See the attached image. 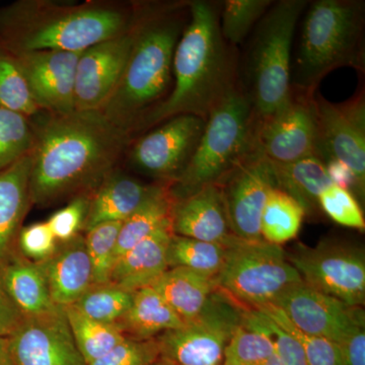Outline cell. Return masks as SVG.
<instances>
[{"mask_svg":"<svg viewBox=\"0 0 365 365\" xmlns=\"http://www.w3.org/2000/svg\"><path fill=\"white\" fill-rule=\"evenodd\" d=\"M31 121L35 146L30 197L32 206L40 207L93 193L118 169L134 139L101 111H42Z\"/></svg>","mask_w":365,"mask_h":365,"instance_id":"6da1fadb","label":"cell"},{"mask_svg":"<svg viewBox=\"0 0 365 365\" xmlns=\"http://www.w3.org/2000/svg\"><path fill=\"white\" fill-rule=\"evenodd\" d=\"M220 9V1L190 0L188 24L173 59L172 91L144 118L135 137L179 115L207 120L239 86V54L223 39Z\"/></svg>","mask_w":365,"mask_h":365,"instance_id":"7a4b0ae2","label":"cell"},{"mask_svg":"<svg viewBox=\"0 0 365 365\" xmlns=\"http://www.w3.org/2000/svg\"><path fill=\"white\" fill-rule=\"evenodd\" d=\"M189 4L135 1L128 60L117 88L100 110L133 138L144 118L172 91L173 59L188 24Z\"/></svg>","mask_w":365,"mask_h":365,"instance_id":"3957f363","label":"cell"},{"mask_svg":"<svg viewBox=\"0 0 365 365\" xmlns=\"http://www.w3.org/2000/svg\"><path fill=\"white\" fill-rule=\"evenodd\" d=\"M134 11L135 1L18 0L0 7V46L13 54L81 52L128 32Z\"/></svg>","mask_w":365,"mask_h":365,"instance_id":"277c9868","label":"cell"},{"mask_svg":"<svg viewBox=\"0 0 365 365\" xmlns=\"http://www.w3.org/2000/svg\"><path fill=\"white\" fill-rule=\"evenodd\" d=\"M292 52V88L314 95L319 83L341 67L364 72V0L309 1Z\"/></svg>","mask_w":365,"mask_h":365,"instance_id":"5b68a950","label":"cell"},{"mask_svg":"<svg viewBox=\"0 0 365 365\" xmlns=\"http://www.w3.org/2000/svg\"><path fill=\"white\" fill-rule=\"evenodd\" d=\"M307 4V0L274 1L252 33L239 66V86L258 122L279 111L292 98V48Z\"/></svg>","mask_w":365,"mask_h":365,"instance_id":"8992f818","label":"cell"},{"mask_svg":"<svg viewBox=\"0 0 365 365\" xmlns=\"http://www.w3.org/2000/svg\"><path fill=\"white\" fill-rule=\"evenodd\" d=\"M258 121L240 86L215 108L188 167L170 185L175 199L209 184H216L249 155L258 150Z\"/></svg>","mask_w":365,"mask_h":365,"instance_id":"52a82bcc","label":"cell"},{"mask_svg":"<svg viewBox=\"0 0 365 365\" xmlns=\"http://www.w3.org/2000/svg\"><path fill=\"white\" fill-rule=\"evenodd\" d=\"M218 287L248 309L272 304L288 288L302 282L282 246L263 240L230 237Z\"/></svg>","mask_w":365,"mask_h":365,"instance_id":"ba28073f","label":"cell"},{"mask_svg":"<svg viewBox=\"0 0 365 365\" xmlns=\"http://www.w3.org/2000/svg\"><path fill=\"white\" fill-rule=\"evenodd\" d=\"M248 312L218 287L195 319L157 337L160 359L175 365H223Z\"/></svg>","mask_w":365,"mask_h":365,"instance_id":"9c48e42d","label":"cell"},{"mask_svg":"<svg viewBox=\"0 0 365 365\" xmlns=\"http://www.w3.org/2000/svg\"><path fill=\"white\" fill-rule=\"evenodd\" d=\"M287 255L307 287L349 306H364V250L349 242L326 240L314 248L299 246Z\"/></svg>","mask_w":365,"mask_h":365,"instance_id":"30bf717a","label":"cell"},{"mask_svg":"<svg viewBox=\"0 0 365 365\" xmlns=\"http://www.w3.org/2000/svg\"><path fill=\"white\" fill-rule=\"evenodd\" d=\"M206 120L193 115L170 118L135 137L126 158L137 172L172 185L193 158L205 128Z\"/></svg>","mask_w":365,"mask_h":365,"instance_id":"8fae6325","label":"cell"},{"mask_svg":"<svg viewBox=\"0 0 365 365\" xmlns=\"http://www.w3.org/2000/svg\"><path fill=\"white\" fill-rule=\"evenodd\" d=\"M257 143L261 153L273 163H292L309 157L319 158V119L314 95L292 90V98L284 107L258 122Z\"/></svg>","mask_w":365,"mask_h":365,"instance_id":"7c38bea8","label":"cell"},{"mask_svg":"<svg viewBox=\"0 0 365 365\" xmlns=\"http://www.w3.org/2000/svg\"><path fill=\"white\" fill-rule=\"evenodd\" d=\"M232 235L247 241L262 240L260 222L271 190L277 188L272 162L256 150L220 182Z\"/></svg>","mask_w":365,"mask_h":365,"instance_id":"4fadbf2b","label":"cell"},{"mask_svg":"<svg viewBox=\"0 0 365 365\" xmlns=\"http://www.w3.org/2000/svg\"><path fill=\"white\" fill-rule=\"evenodd\" d=\"M319 128V158L338 160L352 170L365 192V97L360 90L345 102H329L314 93Z\"/></svg>","mask_w":365,"mask_h":365,"instance_id":"5bb4252c","label":"cell"},{"mask_svg":"<svg viewBox=\"0 0 365 365\" xmlns=\"http://www.w3.org/2000/svg\"><path fill=\"white\" fill-rule=\"evenodd\" d=\"M302 332L339 343L355 326L365 325L361 307H351L302 282L288 288L274 302Z\"/></svg>","mask_w":365,"mask_h":365,"instance_id":"9a60e30c","label":"cell"},{"mask_svg":"<svg viewBox=\"0 0 365 365\" xmlns=\"http://www.w3.org/2000/svg\"><path fill=\"white\" fill-rule=\"evenodd\" d=\"M7 342L14 365H88L63 307L42 316L25 317Z\"/></svg>","mask_w":365,"mask_h":365,"instance_id":"2e32d148","label":"cell"},{"mask_svg":"<svg viewBox=\"0 0 365 365\" xmlns=\"http://www.w3.org/2000/svg\"><path fill=\"white\" fill-rule=\"evenodd\" d=\"M13 55L41 111L55 115L76 111L74 85L81 52L34 51Z\"/></svg>","mask_w":365,"mask_h":365,"instance_id":"e0dca14e","label":"cell"},{"mask_svg":"<svg viewBox=\"0 0 365 365\" xmlns=\"http://www.w3.org/2000/svg\"><path fill=\"white\" fill-rule=\"evenodd\" d=\"M131 28L79 55L74 85L76 111H100L123 74L131 48Z\"/></svg>","mask_w":365,"mask_h":365,"instance_id":"ac0fdd59","label":"cell"},{"mask_svg":"<svg viewBox=\"0 0 365 365\" xmlns=\"http://www.w3.org/2000/svg\"><path fill=\"white\" fill-rule=\"evenodd\" d=\"M172 232L198 241L227 244L234 235L220 186L206 185L188 196L175 199Z\"/></svg>","mask_w":365,"mask_h":365,"instance_id":"d6986e66","label":"cell"},{"mask_svg":"<svg viewBox=\"0 0 365 365\" xmlns=\"http://www.w3.org/2000/svg\"><path fill=\"white\" fill-rule=\"evenodd\" d=\"M56 306H73L93 285V270L85 235L59 242L55 253L40 263Z\"/></svg>","mask_w":365,"mask_h":365,"instance_id":"ffe728a7","label":"cell"},{"mask_svg":"<svg viewBox=\"0 0 365 365\" xmlns=\"http://www.w3.org/2000/svg\"><path fill=\"white\" fill-rule=\"evenodd\" d=\"M32 153L0 172V271L19 253V234L32 206Z\"/></svg>","mask_w":365,"mask_h":365,"instance_id":"44dd1931","label":"cell"},{"mask_svg":"<svg viewBox=\"0 0 365 365\" xmlns=\"http://www.w3.org/2000/svg\"><path fill=\"white\" fill-rule=\"evenodd\" d=\"M155 185L145 184L119 169L113 170L91 193L83 234L100 223L123 222L143 205Z\"/></svg>","mask_w":365,"mask_h":365,"instance_id":"7402d4cb","label":"cell"},{"mask_svg":"<svg viewBox=\"0 0 365 365\" xmlns=\"http://www.w3.org/2000/svg\"><path fill=\"white\" fill-rule=\"evenodd\" d=\"M172 235V227L160 228L120 256L113 268L111 282L130 292L151 287L169 269L168 250Z\"/></svg>","mask_w":365,"mask_h":365,"instance_id":"603a6c76","label":"cell"},{"mask_svg":"<svg viewBox=\"0 0 365 365\" xmlns=\"http://www.w3.org/2000/svg\"><path fill=\"white\" fill-rule=\"evenodd\" d=\"M0 282L24 317L42 316L60 309L53 302L41 264L19 253L0 271Z\"/></svg>","mask_w":365,"mask_h":365,"instance_id":"cb8c5ba5","label":"cell"},{"mask_svg":"<svg viewBox=\"0 0 365 365\" xmlns=\"http://www.w3.org/2000/svg\"><path fill=\"white\" fill-rule=\"evenodd\" d=\"M150 287L157 290L182 321L187 323L202 312L218 284L216 278L190 269L175 267L168 269Z\"/></svg>","mask_w":365,"mask_h":365,"instance_id":"d4e9b609","label":"cell"},{"mask_svg":"<svg viewBox=\"0 0 365 365\" xmlns=\"http://www.w3.org/2000/svg\"><path fill=\"white\" fill-rule=\"evenodd\" d=\"M184 325V322L153 287L133 292L130 309L117 327L126 337L155 339L167 331Z\"/></svg>","mask_w":365,"mask_h":365,"instance_id":"484cf974","label":"cell"},{"mask_svg":"<svg viewBox=\"0 0 365 365\" xmlns=\"http://www.w3.org/2000/svg\"><path fill=\"white\" fill-rule=\"evenodd\" d=\"M272 165L277 188L297 200L306 216L316 215L319 211V196L332 185L325 163L309 157L287 163L272 162Z\"/></svg>","mask_w":365,"mask_h":365,"instance_id":"4316f807","label":"cell"},{"mask_svg":"<svg viewBox=\"0 0 365 365\" xmlns=\"http://www.w3.org/2000/svg\"><path fill=\"white\" fill-rule=\"evenodd\" d=\"M174 202L170 184L157 182L143 205L122 222L118 237L116 260L160 228L172 227Z\"/></svg>","mask_w":365,"mask_h":365,"instance_id":"83f0119b","label":"cell"},{"mask_svg":"<svg viewBox=\"0 0 365 365\" xmlns=\"http://www.w3.org/2000/svg\"><path fill=\"white\" fill-rule=\"evenodd\" d=\"M306 212L297 200L278 188L271 190L261 215L263 241L282 246L299 235Z\"/></svg>","mask_w":365,"mask_h":365,"instance_id":"f1b7e54d","label":"cell"},{"mask_svg":"<svg viewBox=\"0 0 365 365\" xmlns=\"http://www.w3.org/2000/svg\"><path fill=\"white\" fill-rule=\"evenodd\" d=\"M275 354L272 336L262 323L258 312L249 309L244 323L235 331L223 365H259Z\"/></svg>","mask_w":365,"mask_h":365,"instance_id":"f546056e","label":"cell"},{"mask_svg":"<svg viewBox=\"0 0 365 365\" xmlns=\"http://www.w3.org/2000/svg\"><path fill=\"white\" fill-rule=\"evenodd\" d=\"M63 309L73 339L86 364L104 356L126 338L119 327L88 318L72 306Z\"/></svg>","mask_w":365,"mask_h":365,"instance_id":"4dcf8cb0","label":"cell"},{"mask_svg":"<svg viewBox=\"0 0 365 365\" xmlns=\"http://www.w3.org/2000/svg\"><path fill=\"white\" fill-rule=\"evenodd\" d=\"M227 247L173 234L168 250L169 268L182 267L217 278L225 260Z\"/></svg>","mask_w":365,"mask_h":365,"instance_id":"1f68e13d","label":"cell"},{"mask_svg":"<svg viewBox=\"0 0 365 365\" xmlns=\"http://www.w3.org/2000/svg\"><path fill=\"white\" fill-rule=\"evenodd\" d=\"M132 297L133 292L114 283L93 284L72 307L88 318L118 326L130 309Z\"/></svg>","mask_w":365,"mask_h":365,"instance_id":"d6a6232c","label":"cell"},{"mask_svg":"<svg viewBox=\"0 0 365 365\" xmlns=\"http://www.w3.org/2000/svg\"><path fill=\"white\" fill-rule=\"evenodd\" d=\"M273 2L272 0L220 1V28L223 39L235 48L242 44Z\"/></svg>","mask_w":365,"mask_h":365,"instance_id":"836d02e7","label":"cell"},{"mask_svg":"<svg viewBox=\"0 0 365 365\" xmlns=\"http://www.w3.org/2000/svg\"><path fill=\"white\" fill-rule=\"evenodd\" d=\"M34 146L31 118L0 106V172L30 155Z\"/></svg>","mask_w":365,"mask_h":365,"instance_id":"e575fe53","label":"cell"},{"mask_svg":"<svg viewBox=\"0 0 365 365\" xmlns=\"http://www.w3.org/2000/svg\"><path fill=\"white\" fill-rule=\"evenodd\" d=\"M0 106L29 118L42 112L34 102L14 55L0 46Z\"/></svg>","mask_w":365,"mask_h":365,"instance_id":"d590c367","label":"cell"},{"mask_svg":"<svg viewBox=\"0 0 365 365\" xmlns=\"http://www.w3.org/2000/svg\"><path fill=\"white\" fill-rule=\"evenodd\" d=\"M255 311H260L262 314L267 316L276 325L279 326L299 343L304 350L307 365H343L338 343L327 338L302 332L274 304H268Z\"/></svg>","mask_w":365,"mask_h":365,"instance_id":"8d00e7d4","label":"cell"},{"mask_svg":"<svg viewBox=\"0 0 365 365\" xmlns=\"http://www.w3.org/2000/svg\"><path fill=\"white\" fill-rule=\"evenodd\" d=\"M122 222H103L86 232V249L93 265V284L111 282Z\"/></svg>","mask_w":365,"mask_h":365,"instance_id":"74e56055","label":"cell"},{"mask_svg":"<svg viewBox=\"0 0 365 365\" xmlns=\"http://www.w3.org/2000/svg\"><path fill=\"white\" fill-rule=\"evenodd\" d=\"M319 210L342 227L365 230L364 215L356 197L348 190L331 185L319 198Z\"/></svg>","mask_w":365,"mask_h":365,"instance_id":"f35d334b","label":"cell"},{"mask_svg":"<svg viewBox=\"0 0 365 365\" xmlns=\"http://www.w3.org/2000/svg\"><path fill=\"white\" fill-rule=\"evenodd\" d=\"M91 193L81 194L69 200L66 207L53 213L47 225L58 242L71 241L85 232Z\"/></svg>","mask_w":365,"mask_h":365,"instance_id":"ab89813d","label":"cell"},{"mask_svg":"<svg viewBox=\"0 0 365 365\" xmlns=\"http://www.w3.org/2000/svg\"><path fill=\"white\" fill-rule=\"evenodd\" d=\"M160 359L157 338L138 340L126 337L111 351L88 365H151Z\"/></svg>","mask_w":365,"mask_h":365,"instance_id":"60d3db41","label":"cell"},{"mask_svg":"<svg viewBox=\"0 0 365 365\" xmlns=\"http://www.w3.org/2000/svg\"><path fill=\"white\" fill-rule=\"evenodd\" d=\"M58 244L47 222H36L21 227L16 248L26 260L43 263L55 253Z\"/></svg>","mask_w":365,"mask_h":365,"instance_id":"b9f144b4","label":"cell"},{"mask_svg":"<svg viewBox=\"0 0 365 365\" xmlns=\"http://www.w3.org/2000/svg\"><path fill=\"white\" fill-rule=\"evenodd\" d=\"M255 311V309H254ZM258 312L262 323L272 336L275 351L282 365H307L302 346L292 335L276 325L272 319Z\"/></svg>","mask_w":365,"mask_h":365,"instance_id":"7bdbcfd3","label":"cell"},{"mask_svg":"<svg viewBox=\"0 0 365 365\" xmlns=\"http://www.w3.org/2000/svg\"><path fill=\"white\" fill-rule=\"evenodd\" d=\"M339 347L343 365H365V325L355 326Z\"/></svg>","mask_w":365,"mask_h":365,"instance_id":"ee69618b","label":"cell"},{"mask_svg":"<svg viewBox=\"0 0 365 365\" xmlns=\"http://www.w3.org/2000/svg\"><path fill=\"white\" fill-rule=\"evenodd\" d=\"M327 174L331 182L340 188L354 192L355 195L359 198H364V194L360 191L359 182L354 173L344 163L338 160H329L325 163Z\"/></svg>","mask_w":365,"mask_h":365,"instance_id":"f6af8a7d","label":"cell"},{"mask_svg":"<svg viewBox=\"0 0 365 365\" xmlns=\"http://www.w3.org/2000/svg\"><path fill=\"white\" fill-rule=\"evenodd\" d=\"M25 317L16 309L0 282V336L9 337Z\"/></svg>","mask_w":365,"mask_h":365,"instance_id":"bcb514c9","label":"cell"},{"mask_svg":"<svg viewBox=\"0 0 365 365\" xmlns=\"http://www.w3.org/2000/svg\"><path fill=\"white\" fill-rule=\"evenodd\" d=\"M0 365H14L7 338L0 336Z\"/></svg>","mask_w":365,"mask_h":365,"instance_id":"7dc6e473","label":"cell"},{"mask_svg":"<svg viewBox=\"0 0 365 365\" xmlns=\"http://www.w3.org/2000/svg\"><path fill=\"white\" fill-rule=\"evenodd\" d=\"M259 365H282L281 364L280 359H278L277 354H273L272 356L270 357V359H268L266 360V361H264L263 364H259Z\"/></svg>","mask_w":365,"mask_h":365,"instance_id":"c3c4849f","label":"cell"},{"mask_svg":"<svg viewBox=\"0 0 365 365\" xmlns=\"http://www.w3.org/2000/svg\"><path fill=\"white\" fill-rule=\"evenodd\" d=\"M151 365H175L173 364H170V362L167 361V360H163L162 359H160L157 360V361L155 362V364H153Z\"/></svg>","mask_w":365,"mask_h":365,"instance_id":"681fc988","label":"cell"}]
</instances>
